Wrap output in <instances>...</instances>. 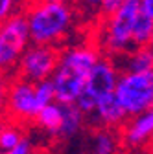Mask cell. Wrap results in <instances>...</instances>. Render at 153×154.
<instances>
[{
	"instance_id": "11",
	"label": "cell",
	"mask_w": 153,
	"mask_h": 154,
	"mask_svg": "<svg viewBox=\"0 0 153 154\" xmlns=\"http://www.w3.org/2000/svg\"><path fill=\"white\" fill-rule=\"evenodd\" d=\"M85 154H124L120 132L112 128L89 127L83 138Z\"/></svg>"
},
{
	"instance_id": "3",
	"label": "cell",
	"mask_w": 153,
	"mask_h": 154,
	"mask_svg": "<svg viewBox=\"0 0 153 154\" xmlns=\"http://www.w3.org/2000/svg\"><path fill=\"white\" fill-rule=\"evenodd\" d=\"M138 15H140V2L138 0H127L116 13L102 17L94 22L90 41L102 50L105 57L118 61L129 50L135 48L133 28H135V20Z\"/></svg>"
},
{
	"instance_id": "10",
	"label": "cell",
	"mask_w": 153,
	"mask_h": 154,
	"mask_svg": "<svg viewBox=\"0 0 153 154\" xmlns=\"http://www.w3.org/2000/svg\"><path fill=\"white\" fill-rule=\"evenodd\" d=\"M127 119L129 116L120 105L116 94L103 97L96 105V108L87 116L89 127H102V128H112V130H120Z\"/></svg>"
},
{
	"instance_id": "22",
	"label": "cell",
	"mask_w": 153,
	"mask_h": 154,
	"mask_svg": "<svg viewBox=\"0 0 153 154\" xmlns=\"http://www.w3.org/2000/svg\"><path fill=\"white\" fill-rule=\"evenodd\" d=\"M138 2H140V11L153 20V0H138Z\"/></svg>"
},
{
	"instance_id": "13",
	"label": "cell",
	"mask_w": 153,
	"mask_h": 154,
	"mask_svg": "<svg viewBox=\"0 0 153 154\" xmlns=\"http://www.w3.org/2000/svg\"><path fill=\"white\" fill-rule=\"evenodd\" d=\"M116 63L120 66V72H131V73L153 72V48L151 46H135L124 57H120Z\"/></svg>"
},
{
	"instance_id": "25",
	"label": "cell",
	"mask_w": 153,
	"mask_h": 154,
	"mask_svg": "<svg viewBox=\"0 0 153 154\" xmlns=\"http://www.w3.org/2000/svg\"><path fill=\"white\" fill-rule=\"evenodd\" d=\"M4 75V70H2V63H0V77Z\"/></svg>"
},
{
	"instance_id": "19",
	"label": "cell",
	"mask_w": 153,
	"mask_h": 154,
	"mask_svg": "<svg viewBox=\"0 0 153 154\" xmlns=\"http://www.w3.org/2000/svg\"><path fill=\"white\" fill-rule=\"evenodd\" d=\"M39 152V149H37L33 143H31V140L26 136L21 143H18L15 149H11V150H6V152H0V154H37Z\"/></svg>"
},
{
	"instance_id": "4",
	"label": "cell",
	"mask_w": 153,
	"mask_h": 154,
	"mask_svg": "<svg viewBox=\"0 0 153 154\" xmlns=\"http://www.w3.org/2000/svg\"><path fill=\"white\" fill-rule=\"evenodd\" d=\"M30 44L31 37L24 13L11 17L8 22L0 26V63H2L4 75L11 77L17 73L18 63Z\"/></svg>"
},
{
	"instance_id": "24",
	"label": "cell",
	"mask_w": 153,
	"mask_h": 154,
	"mask_svg": "<svg viewBox=\"0 0 153 154\" xmlns=\"http://www.w3.org/2000/svg\"><path fill=\"white\" fill-rule=\"evenodd\" d=\"M142 154H153V145H151V147H149V149H146V150H144V152H142Z\"/></svg>"
},
{
	"instance_id": "2",
	"label": "cell",
	"mask_w": 153,
	"mask_h": 154,
	"mask_svg": "<svg viewBox=\"0 0 153 154\" xmlns=\"http://www.w3.org/2000/svg\"><path fill=\"white\" fill-rule=\"evenodd\" d=\"M24 17L28 20L33 44L59 46L67 41L78 22L80 9L76 4H52L43 0H26Z\"/></svg>"
},
{
	"instance_id": "12",
	"label": "cell",
	"mask_w": 153,
	"mask_h": 154,
	"mask_svg": "<svg viewBox=\"0 0 153 154\" xmlns=\"http://www.w3.org/2000/svg\"><path fill=\"white\" fill-rule=\"evenodd\" d=\"M89 127L87 114L78 105H63V123L57 134V141H74L78 140Z\"/></svg>"
},
{
	"instance_id": "6",
	"label": "cell",
	"mask_w": 153,
	"mask_h": 154,
	"mask_svg": "<svg viewBox=\"0 0 153 154\" xmlns=\"http://www.w3.org/2000/svg\"><path fill=\"white\" fill-rule=\"evenodd\" d=\"M41 108L43 106L37 97V83H31L21 75H11L8 83L6 118L28 128L35 123Z\"/></svg>"
},
{
	"instance_id": "17",
	"label": "cell",
	"mask_w": 153,
	"mask_h": 154,
	"mask_svg": "<svg viewBox=\"0 0 153 154\" xmlns=\"http://www.w3.org/2000/svg\"><path fill=\"white\" fill-rule=\"evenodd\" d=\"M26 0H0V26L8 22L11 17L24 11Z\"/></svg>"
},
{
	"instance_id": "9",
	"label": "cell",
	"mask_w": 153,
	"mask_h": 154,
	"mask_svg": "<svg viewBox=\"0 0 153 154\" xmlns=\"http://www.w3.org/2000/svg\"><path fill=\"white\" fill-rule=\"evenodd\" d=\"M118 132L124 154H142L153 145V108L129 118Z\"/></svg>"
},
{
	"instance_id": "21",
	"label": "cell",
	"mask_w": 153,
	"mask_h": 154,
	"mask_svg": "<svg viewBox=\"0 0 153 154\" xmlns=\"http://www.w3.org/2000/svg\"><path fill=\"white\" fill-rule=\"evenodd\" d=\"M8 83L9 77L2 75L0 77V119L6 118V99H8Z\"/></svg>"
},
{
	"instance_id": "1",
	"label": "cell",
	"mask_w": 153,
	"mask_h": 154,
	"mask_svg": "<svg viewBox=\"0 0 153 154\" xmlns=\"http://www.w3.org/2000/svg\"><path fill=\"white\" fill-rule=\"evenodd\" d=\"M102 57V50L92 41L61 46L59 66L52 77L55 88V101L61 105L78 103L90 70L96 66V63Z\"/></svg>"
},
{
	"instance_id": "23",
	"label": "cell",
	"mask_w": 153,
	"mask_h": 154,
	"mask_svg": "<svg viewBox=\"0 0 153 154\" xmlns=\"http://www.w3.org/2000/svg\"><path fill=\"white\" fill-rule=\"evenodd\" d=\"M43 2H52V4H76V0H43Z\"/></svg>"
},
{
	"instance_id": "16",
	"label": "cell",
	"mask_w": 153,
	"mask_h": 154,
	"mask_svg": "<svg viewBox=\"0 0 153 154\" xmlns=\"http://www.w3.org/2000/svg\"><path fill=\"white\" fill-rule=\"evenodd\" d=\"M153 41V20L140 11L133 28V44L135 46H151Z\"/></svg>"
},
{
	"instance_id": "20",
	"label": "cell",
	"mask_w": 153,
	"mask_h": 154,
	"mask_svg": "<svg viewBox=\"0 0 153 154\" xmlns=\"http://www.w3.org/2000/svg\"><path fill=\"white\" fill-rule=\"evenodd\" d=\"M125 2H127V0H103V4H102V8H100V13H98V18L109 17V15H112V13H116ZM98 18H96V20H98Z\"/></svg>"
},
{
	"instance_id": "14",
	"label": "cell",
	"mask_w": 153,
	"mask_h": 154,
	"mask_svg": "<svg viewBox=\"0 0 153 154\" xmlns=\"http://www.w3.org/2000/svg\"><path fill=\"white\" fill-rule=\"evenodd\" d=\"M61 123H63V105L55 101V103H50L39 110L33 125L37 128H41L44 134H48V136L57 138Z\"/></svg>"
},
{
	"instance_id": "8",
	"label": "cell",
	"mask_w": 153,
	"mask_h": 154,
	"mask_svg": "<svg viewBox=\"0 0 153 154\" xmlns=\"http://www.w3.org/2000/svg\"><path fill=\"white\" fill-rule=\"evenodd\" d=\"M61 59V48L59 46H48V44H30L24 51L21 63H18L17 73L31 83L48 81L54 77Z\"/></svg>"
},
{
	"instance_id": "7",
	"label": "cell",
	"mask_w": 153,
	"mask_h": 154,
	"mask_svg": "<svg viewBox=\"0 0 153 154\" xmlns=\"http://www.w3.org/2000/svg\"><path fill=\"white\" fill-rule=\"evenodd\" d=\"M114 94L129 118L153 108V72H122Z\"/></svg>"
},
{
	"instance_id": "15",
	"label": "cell",
	"mask_w": 153,
	"mask_h": 154,
	"mask_svg": "<svg viewBox=\"0 0 153 154\" xmlns=\"http://www.w3.org/2000/svg\"><path fill=\"white\" fill-rule=\"evenodd\" d=\"M24 138H26V127L8 118L0 119V152L15 149Z\"/></svg>"
},
{
	"instance_id": "26",
	"label": "cell",
	"mask_w": 153,
	"mask_h": 154,
	"mask_svg": "<svg viewBox=\"0 0 153 154\" xmlns=\"http://www.w3.org/2000/svg\"><path fill=\"white\" fill-rule=\"evenodd\" d=\"M37 154H48L46 150H39V152H37Z\"/></svg>"
},
{
	"instance_id": "27",
	"label": "cell",
	"mask_w": 153,
	"mask_h": 154,
	"mask_svg": "<svg viewBox=\"0 0 153 154\" xmlns=\"http://www.w3.org/2000/svg\"><path fill=\"white\" fill-rule=\"evenodd\" d=\"M151 48H153V41H151Z\"/></svg>"
},
{
	"instance_id": "5",
	"label": "cell",
	"mask_w": 153,
	"mask_h": 154,
	"mask_svg": "<svg viewBox=\"0 0 153 154\" xmlns=\"http://www.w3.org/2000/svg\"><path fill=\"white\" fill-rule=\"evenodd\" d=\"M120 73L122 72H120L118 63L103 55L96 63V66L90 70V73L87 77V83H85V88H83V94L80 95V99L76 105L89 116L103 97L114 94L118 79H120Z\"/></svg>"
},
{
	"instance_id": "18",
	"label": "cell",
	"mask_w": 153,
	"mask_h": 154,
	"mask_svg": "<svg viewBox=\"0 0 153 154\" xmlns=\"http://www.w3.org/2000/svg\"><path fill=\"white\" fill-rule=\"evenodd\" d=\"M37 97H39L41 106H46L50 103H55V88H54L52 79L37 83Z\"/></svg>"
}]
</instances>
